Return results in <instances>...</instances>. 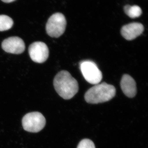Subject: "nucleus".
I'll return each mask as SVG.
<instances>
[{"label": "nucleus", "mask_w": 148, "mask_h": 148, "mask_svg": "<svg viewBox=\"0 0 148 148\" xmlns=\"http://www.w3.org/2000/svg\"><path fill=\"white\" fill-rule=\"evenodd\" d=\"M53 83L56 91L65 100L71 99L79 90L77 81L67 71L59 72L54 77Z\"/></svg>", "instance_id": "obj_1"}, {"label": "nucleus", "mask_w": 148, "mask_h": 148, "mask_svg": "<svg viewBox=\"0 0 148 148\" xmlns=\"http://www.w3.org/2000/svg\"><path fill=\"white\" fill-rule=\"evenodd\" d=\"M116 92V90L114 86L106 82L98 84L86 91L85 94V100L89 104L103 103L112 99Z\"/></svg>", "instance_id": "obj_2"}, {"label": "nucleus", "mask_w": 148, "mask_h": 148, "mask_svg": "<svg viewBox=\"0 0 148 148\" xmlns=\"http://www.w3.org/2000/svg\"><path fill=\"white\" fill-rule=\"evenodd\" d=\"M66 18L64 14L56 13L49 17L46 26L47 34L52 38H57L64 34L66 30Z\"/></svg>", "instance_id": "obj_3"}, {"label": "nucleus", "mask_w": 148, "mask_h": 148, "mask_svg": "<svg viewBox=\"0 0 148 148\" xmlns=\"http://www.w3.org/2000/svg\"><path fill=\"white\" fill-rule=\"evenodd\" d=\"M22 126L26 131L31 132H40L46 124L45 118L38 112L29 113L24 116L22 120Z\"/></svg>", "instance_id": "obj_4"}, {"label": "nucleus", "mask_w": 148, "mask_h": 148, "mask_svg": "<svg viewBox=\"0 0 148 148\" xmlns=\"http://www.w3.org/2000/svg\"><path fill=\"white\" fill-rule=\"evenodd\" d=\"M80 68L85 79L89 83L97 84L102 80V72L94 62L90 61H82Z\"/></svg>", "instance_id": "obj_5"}, {"label": "nucleus", "mask_w": 148, "mask_h": 148, "mask_svg": "<svg viewBox=\"0 0 148 148\" xmlns=\"http://www.w3.org/2000/svg\"><path fill=\"white\" fill-rule=\"evenodd\" d=\"M30 58L36 63H44L47 60L49 50L47 45L42 42H36L32 43L29 48Z\"/></svg>", "instance_id": "obj_6"}, {"label": "nucleus", "mask_w": 148, "mask_h": 148, "mask_svg": "<svg viewBox=\"0 0 148 148\" xmlns=\"http://www.w3.org/2000/svg\"><path fill=\"white\" fill-rule=\"evenodd\" d=\"M2 48L8 53L19 54L23 53L25 49L24 41L18 37H11L4 40Z\"/></svg>", "instance_id": "obj_7"}, {"label": "nucleus", "mask_w": 148, "mask_h": 148, "mask_svg": "<svg viewBox=\"0 0 148 148\" xmlns=\"http://www.w3.org/2000/svg\"><path fill=\"white\" fill-rule=\"evenodd\" d=\"M144 31L143 24L134 22L123 26L121 29V34L127 40H132L140 36Z\"/></svg>", "instance_id": "obj_8"}, {"label": "nucleus", "mask_w": 148, "mask_h": 148, "mask_svg": "<svg viewBox=\"0 0 148 148\" xmlns=\"http://www.w3.org/2000/svg\"><path fill=\"white\" fill-rule=\"evenodd\" d=\"M121 87L125 95L130 98L135 97L137 93V86L134 79L129 75L123 76L121 81Z\"/></svg>", "instance_id": "obj_9"}, {"label": "nucleus", "mask_w": 148, "mask_h": 148, "mask_svg": "<svg viewBox=\"0 0 148 148\" xmlns=\"http://www.w3.org/2000/svg\"><path fill=\"white\" fill-rule=\"evenodd\" d=\"M125 12L131 18L139 17L142 14V10L138 5H126L124 7Z\"/></svg>", "instance_id": "obj_10"}, {"label": "nucleus", "mask_w": 148, "mask_h": 148, "mask_svg": "<svg viewBox=\"0 0 148 148\" xmlns=\"http://www.w3.org/2000/svg\"><path fill=\"white\" fill-rule=\"evenodd\" d=\"M12 18L5 15H0V32L7 31L13 26Z\"/></svg>", "instance_id": "obj_11"}, {"label": "nucleus", "mask_w": 148, "mask_h": 148, "mask_svg": "<svg viewBox=\"0 0 148 148\" xmlns=\"http://www.w3.org/2000/svg\"><path fill=\"white\" fill-rule=\"evenodd\" d=\"M77 148H95L92 141L89 139H84L79 144Z\"/></svg>", "instance_id": "obj_12"}, {"label": "nucleus", "mask_w": 148, "mask_h": 148, "mask_svg": "<svg viewBox=\"0 0 148 148\" xmlns=\"http://www.w3.org/2000/svg\"><path fill=\"white\" fill-rule=\"evenodd\" d=\"M3 2L6 3H9L12 2L14 1H16V0H1Z\"/></svg>", "instance_id": "obj_13"}]
</instances>
